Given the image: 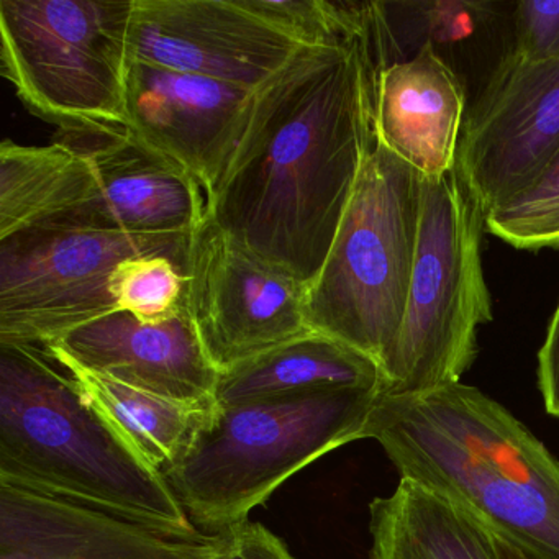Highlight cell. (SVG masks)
<instances>
[{"label": "cell", "instance_id": "9a60e30c", "mask_svg": "<svg viewBox=\"0 0 559 559\" xmlns=\"http://www.w3.org/2000/svg\"><path fill=\"white\" fill-rule=\"evenodd\" d=\"M214 535L182 538L0 483V559H211Z\"/></svg>", "mask_w": 559, "mask_h": 559}, {"label": "cell", "instance_id": "e0dca14e", "mask_svg": "<svg viewBox=\"0 0 559 559\" xmlns=\"http://www.w3.org/2000/svg\"><path fill=\"white\" fill-rule=\"evenodd\" d=\"M346 388H382L381 366L358 349L310 332L221 372L215 405Z\"/></svg>", "mask_w": 559, "mask_h": 559}, {"label": "cell", "instance_id": "484cf974", "mask_svg": "<svg viewBox=\"0 0 559 559\" xmlns=\"http://www.w3.org/2000/svg\"><path fill=\"white\" fill-rule=\"evenodd\" d=\"M538 388L546 412L559 418V306L538 353Z\"/></svg>", "mask_w": 559, "mask_h": 559}, {"label": "cell", "instance_id": "6da1fadb", "mask_svg": "<svg viewBox=\"0 0 559 559\" xmlns=\"http://www.w3.org/2000/svg\"><path fill=\"white\" fill-rule=\"evenodd\" d=\"M374 139L362 17L359 31L336 44L300 48L257 90L237 148L207 195V217L309 286Z\"/></svg>", "mask_w": 559, "mask_h": 559}, {"label": "cell", "instance_id": "7402d4cb", "mask_svg": "<svg viewBox=\"0 0 559 559\" xmlns=\"http://www.w3.org/2000/svg\"><path fill=\"white\" fill-rule=\"evenodd\" d=\"M486 230L519 250L559 248V152L535 185L486 215Z\"/></svg>", "mask_w": 559, "mask_h": 559}, {"label": "cell", "instance_id": "4fadbf2b", "mask_svg": "<svg viewBox=\"0 0 559 559\" xmlns=\"http://www.w3.org/2000/svg\"><path fill=\"white\" fill-rule=\"evenodd\" d=\"M254 90L130 60L127 129L211 194L247 123Z\"/></svg>", "mask_w": 559, "mask_h": 559}, {"label": "cell", "instance_id": "9c48e42d", "mask_svg": "<svg viewBox=\"0 0 559 559\" xmlns=\"http://www.w3.org/2000/svg\"><path fill=\"white\" fill-rule=\"evenodd\" d=\"M186 310L221 372L313 332L306 284L238 245L209 217L191 241Z\"/></svg>", "mask_w": 559, "mask_h": 559}, {"label": "cell", "instance_id": "d6986e66", "mask_svg": "<svg viewBox=\"0 0 559 559\" xmlns=\"http://www.w3.org/2000/svg\"><path fill=\"white\" fill-rule=\"evenodd\" d=\"M93 159L60 133L50 145H0V240L45 227L90 191Z\"/></svg>", "mask_w": 559, "mask_h": 559}, {"label": "cell", "instance_id": "ba28073f", "mask_svg": "<svg viewBox=\"0 0 559 559\" xmlns=\"http://www.w3.org/2000/svg\"><path fill=\"white\" fill-rule=\"evenodd\" d=\"M192 237L31 228L2 238L0 343L45 348L64 333L116 312L110 277L120 263L165 254L186 270Z\"/></svg>", "mask_w": 559, "mask_h": 559}, {"label": "cell", "instance_id": "44dd1931", "mask_svg": "<svg viewBox=\"0 0 559 559\" xmlns=\"http://www.w3.org/2000/svg\"><path fill=\"white\" fill-rule=\"evenodd\" d=\"M110 293L122 312L165 322L186 309V270L165 254L129 258L114 270Z\"/></svg>", "mask_w": 559, "mask_h": 559}, {"label": "cell", "instance_id": "8992f818", "mask_svg": "<svg viewBox=\"0 0 559 559\" xmlns=\"http://www.w3.org/2000/svg\"><path fill=\"white\" fill-rule=\"evenodd\" d=\"M486 214L456 168L425 178L407 309L382 374L388 395L461 382L477 356V330L492 320L480 238Z\"/></svg>", "mask_w": 559, "mask_h": 559}, {"label": "cell", "instance_id": "5b68a950", "mask_svg": "<svg viewBox=\"0 0 559 559\" xmlns=\"http://www.w3.org/2000/svg\"><path fill=\"white\" fill-rule=\"evenodd\" d=\"M424 176L374 139L329 257L307 286L313 332L384 366L417 257Z\"/></svg>", "mask_w": 559, "mask_h": 559}, {"label": "cell", "instance_id": "ffe728a7", "mask_svg": "<svg viewBox=\"0 0 559 559\" xmlns=\"http://www.w3.org/2000/svg\"><path fill=\"white\" fill-rule=\"evenodd\" d=\"M61 368L70 372L96 411L163 476L185 456L215 407V402L189 404L140 391L80 366Z\"/></svg>", "mask_w": 559, "mask_h": 559}, {"label": "cell", "instance_id": "603a6c76", "mask_svg": "<svg viewBox=\"0 0 559 559\" xmlns=\"http://www.w3.org/2000/svg\"><path fill=\"white\" fill-rule=\"evenodd\" d=\"M300 47H322L349 37L362 24V2L330 0H240Z\"/></svg>", "mask_w": 559, "mask_h": 559}, {"label": "cell", "instance_id": "cb8c5ba5", "mask_svg": "<svg viewBox=\"0 0 559 559\" xmlns=\"http://www.w3.org/2000/svg\"><path fill=\"white\" fill-rule=\"evenodd\" d=\"M513 53L528 61H559V0H530L515 9Z\"/></svg>", "mask_w": 559, "mask_h": 559}, {"label": "cell", "instance_id": "7c38bea8", "mask_svg": "<svg viewBox=\"0 0 559 559\" xmlns=\"http://www.w3.org/2000/svg\"><path fill=\"white\" fill-rule=\"evenodd\" d=\"M61 133L86 150L93 178L76 207L38 228L192 237L207 221L201 185L129 129Z\"/></svg>", "mask_w": 559, "mask_h": 559}, {"label": "cell", "instance_id": "30bf717a", "mask_svg": "<svg viewBox=\"0 0 559 559\" xmlns=\"http://www.w3.org/2000/svg\"><path fill=\"white\" fill-rule=\"evenodd\" d=\"M559 152V61L510 51L464 119L456 173L484 214L535 185Z\"/></svg>", "mask_w": 559, "mask_h": 559}, {"label": "cell", "instance_id": "8fae6325", "mask_svg": "<svg viewBox=\"0 0 559 559\" xmlns=\"http://www.w3.org/2000/svg\"><path fill=\"white\" fill-rule=\"evenodd\" d=\"M300 45L240 0H133L130 60L260 90Z\"/></svg>", "mask_w": 559, "mask_h": 559}, {"label": "cell", "instance_id": "3957f363", "mask_svg": "<svg viewBox=\"0 0 559 559\" xmlns=\"http://www.w3.org/2000/svg\"><path fill=\"white\" fill-rule=\"evenodd\" d=\"M44 348L0 343V483L204 538L168 480Z\"/></svg>", "mask_w": 559, "mask_h": 559}, {"label": "cell", "instance_id": "2e32d148", "mask_svg": "<svg viewBox=\"0 0 559 559\" xmlns=\"http://www.w3.org/2000/svg\"><path fill=\"white\" fill-rule=\"evenodd\" d=\"M464 114L463 83L431 44L372 74L376 139L424 178L456 168Z\"/></svg>", "mask_w": 559, "mask_h": 559}, {"label": "cell", "instance_id": "7a4b0ae2", "mask_svg": "<svg viewBox=\"0 0 559 559\" xmlns=\"http://www.w3.org/2000/svg\"><path fill=\"white\" fill-rule=\"evenodd\" d=\"M362 440L535 559H559V461L473 385L379 395Z\"/></svg>", "mask_w": 559, "mask_h": 559}, {"label": "cell", "instance_id": "d4e9b609", "mask_svg": "<svg viewBox=\"0 0 559 559\" xmlns=\"http://www.w3.org/2000/svg\"><path fill=\"white\" fill-rule=\"evenodd\" d=\"M211 559H294L283 539L261 523L245 522L214 535Z\"/></svg>", "mask_w": 559, "mask_h": 559}, {"label": "cell", "instance_id": "4316f807", "mask_svg": "<svg viewBox=\"0 0 559 559\" xmlns=\"http://www.w3.org/2000/svg\"><path fill=\"white\" fill-rule=\"evenodd\" d=\"M492 533V532H490ZM493 548H496L497 559H535L530 556L528 552L520 549L519 546L512 545V543L506 542V539L499 538L493 535Z\"/></svg>", "mask_w": 559, "mask_h": 559}, {"label": "cell", "instance_id": "277c9868", "mask_svg": "<svg viewBox=\"0 0 559 559\" xmlns=\"http://www.w3.org/2000/svg\"><path fill=\"white\" fill-rule=\"evenodd\" d=\"M381 392L346 388L215 405L166 480L194 525L222 532L313 461L362 440Z\"/></svg>", "mask_w": 559, "mask_h": 559}, {"label": "cell", "instance_id": "5bb4252c", "mask_svg": "<svg viewBox=\"0 0 559 559\" xmlns=\"http://www.w3.org/2000/svg\"><path fill=\"white\" fill-rule=\"evenodd\" d=\"M44 349L58 365L80 366L189 404L215 402L221 379L186 309L158 323L116 310L64 333Z\"/></svg>", "mask_w": 559, "mask_h": 559}, {"label": "cell", "instance_id": "52a82bcc", "mask_svg": "<svg viewBox=\"0 0 559 559\" xmlns=\"http://www.w3.org/2000/svg\"><path fill=\"white\" fill-rule=\"evenodd\" d=\"M133 0H0L2 73L61 132L126 130Z\"/></svg>", "mask_w": 559, "mask_h": 559}, {"label": "cell", "instance_id": "ac0fdd59", "mask_svg": "<svg viewBox=\"0 0 559 559\" xmlns=\"http://www.w3.org/2000/svg\"><path fill=\"white\" fill-rule=\"evenodd\" d=\"M369 559H497L492 533L466 510L415 480L369 503Z\"/></svg>", "mask_w": 559, "mask_h": 559}]
</instances>
